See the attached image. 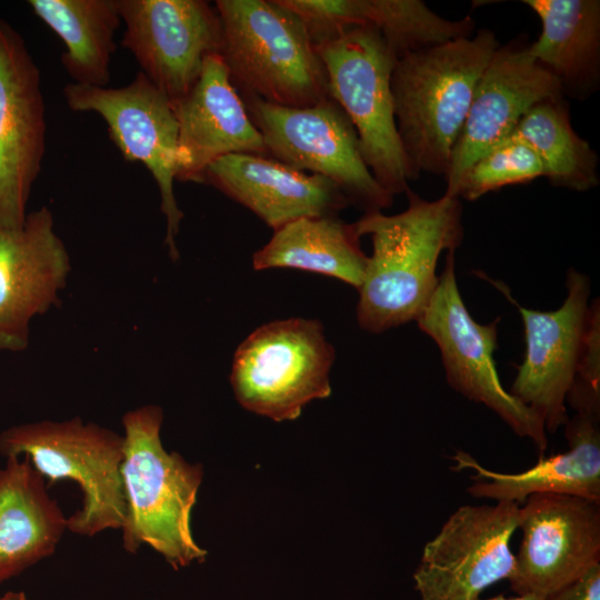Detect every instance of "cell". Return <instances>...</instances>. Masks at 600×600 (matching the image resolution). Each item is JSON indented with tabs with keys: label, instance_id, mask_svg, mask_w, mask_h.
Masks as SVG:
<instances>
[{
	"label": "cell",
	"instance_id": "obj_1",
	"mask_svg": "<svg viewBox=\"0 0 600 600\" xmlns=\"http://www.w3.org/2000/svg\"><path fill=\"white\" fill-rule=\"evenodd\" d=\"M406 194L404 211H367L353 223L372 241L357 304L358 324L371 333L418 320L438 286L440 254L456 251L463 239L458 197L426 200L410 189Z\"/></svg>",
	"mask_w": 600,
	"mask_h": 600
},
{
	"label": "cell",
	"instance_id": "obj_2",
	"mask_svg": "<svg viewBox=\"0 0 600 600\" xmlns=\"http://www.w3.org/2000/svg\"><path fill=\"white\" fill-rule=\"evenodd\" d=\"M499 46L493 31L480 29L397 59L391 92L410 180L448 174L477 83Z\"/></svg>",
	"mask_w": 600,
	"mask_h": 600
},
{
	"label": "cell",
	"instance_id": "obj_3",
	"mask_svg": "<svg viewBox=\"0 0 600 600\" xmlns=\"http://www.w3.org/2000/svg\"><path fill=\"white\" fill-rule=\"evenodd\" d=\"M162 422L163 411L154 404L136 408L122 417V547L128 553H136L147 544L179 569L201 562L207 556L190 528L203 470L201 464L190 463L178 452L163 448Z\"/></svg>",
	"mask_w": 600,
	"mask_h": 600
},
{
	"label": "cell",
	"instance_id": "obj_4",
	"mask_svg": "<svg viewBox=\"0 0 600 600\" xmlns=\"http://www.w3.org/2000/svg\"><path fill=\"white\" fill-rule=\"evenodd\" d=\"M222 58L241 98L302 108L330 98L324 66L281 0H217Z\"/></svg>",
	"mask_w": 600,
	"mask_h": 600
},
{
	"label": "cell",
	"instance_id": "obj_5",
	"mask_svg": "<svg viewBox=\"0 0 600 600\" xmlns=\"http://www.w3.org/2000/svg\"><path fill=\"white\" fill-rule=\"evenodd\" d=\"M123 436L80 417L21 423L0 432L2 457H27L51 482L72 480L78 484L82 502L67 518V530L82 537L123 526Z\"/></svg>",
	"mask_w": 600,
	"mask_h": 600
},
{
	"label": "cell",
	"instance_id": "obj_6",
	"mask_svg": "<svg viewBox=\"0 0 600 600\" xmlns=\"http://www.w3.org/2000/svg\"><path fill=\"white\" fill-rule=\"evenodd\" d=\"M316 50L327 72L329 94L352 122L370 172L393 197L406 193L410 179L391 92L397 54L371 27L347 29Z\"/></svg>",
	"mask_w": 600,
	"mask_h": 600
},
{
	"label": "cell",
	"instance_id": "obj_7",
	"mask_svg": "<svg viewBox=\"0 0 600 600\" xmlns=\"http://www.w3.org/2000/svg\"><path fill=\"white\" fill-rule=\"evenodd\" d=\"M336 352L320 321L289 318L260 326L237 348L230 383L247 410L274 421L294 420L331 393Z\"/></svg>",
	"mask_w": 600,
	"mask_h": 600
},
{
	"label": "cell",
	"instance_id": "obj_8",
	"mask_svg": "<svg viewBox=\"0 0 600 600\" xmlns=\"http://www.w3.org/2000/svg\"><path fill=\"white\" fill-rule=\"evenodd\" d=\"M242 100L268 157L331 180L364 212L392 206L393 196L377 182L362 159L352 122L331 97L302 108L258 98Z\"/></svg>",
	"mask_w": 600,
	"mask_h": 600
},
{
	"label": "cell",
	"instance_id": "obj_9",
	"mask_svg": "<svg viewBox=\"0 0 600 600\" xmlns=\"http://www.w3.org/2000/svg\"><path fill=\"white\" fill-rule=\"evenodd\" d=\"M454 252L447 251L446 267L418 327L437 343L451 388L492 410L516 434L530 439L543 452L548 446L543 420L510 394L498 376L493 352L500 318L487 324L472 318L458 288Z\"/></svg>",
	"mask_w": 600,
	"mask_h": 600
},
{
	"label": "cell",
	"instance_id": "obj_10",
	"mask_svg": "<svg viewBox=\"0 0 600 600\" xmlns=\"http://www.w3.org/2000/svg\"><path fill=\"white\" fill-rule=\"evenodd\" d=\"M68 107L96 112L108 126L110 139L127 161L141 162L152 174L166 218L164 244L172 260L179 258L176 238L183 212L174 196L178 164V122L170 100L138 72L121 88L69 83L63 88Z\"/></svg>",
	"mask_w": 600,
	"mask_h": 600
},
{
	"label": "cell",
	"instance_id": "obj_11",
	"mask_svg": "<svg viewBox=\"0 0 600 600\" xmlns=\"http://www.w3.org/2000/svg\"><path fill=\"white\" fill-rule=\"evenodd\" d=\"M519 504L461 506L423 548L413 573L422 600H479L484 589L510 579L516 557L510 541Z\"/></svg>",
	"mask_w": 600,
	"mask_h": 600
},
{
	"label": "cell",
	"instance_id": "obj_12",
	"mask_svg": "<svg viewBox=\"0 0 600 600\" xmlns=\"http://www.w3.org/2000/svg\"><path fill=\"white\" fill-rule=\"evenodd\" d=\"M122 46L173 106L200 78L206 60L220 54L219 13L203 0H117Z\"/></svg>",
	"mask_w": 600,
	"mask_h": 600
},
{
	"label": "cell",
	"instance_id": "obj_13",
	"mask_svg": "<svg viewBox=\"0 0 600 600\" xmlns=\"http://www.w3.org/2000/svg\"><path fill=\"white\" fill-rule=\"evenodd\" d=\"M523 503L522 538L509 581L518 596L547 600L600 563V502L534 493Z\"/></svg>",
	"mask_w": 600,
	"mask_h": 600
},
{
	"label": "cell",
	"instance_id": "obj_14",
	"mask_svg": "<svg viewBox=\"0 0 600 600\" xmlns=\"http://www.w3.org/2000/svg\"><path fill=\"white\" fill-rule=\"evenodd\" d=\"M41 76L23 38L0 18V228L19 229L46 150Z\"/></svg>",
	"mask_w": 600,
	"mask_h": 600
},
{
	"label": "cell",
	"instance_id": "obj_15",
	"mask_svg": "<svg viewBox=\"0 0 600 600\" xmlns=\"http://www.w3.org/2000/svg\"><path fill=\"white\" fill-rule=\"evenodd\" d=\"M567 297L553 311L524 308L506 288H499L523 321L526 354L518 367L510 394L543 420L546 431L556 432L568 420L566 408L589 316L590 279L570 268Z\"/></svg>",
	"mask_w": 600,
	"mask_h": 600
},
{
	"label": "cell",
	"instance_id": "obj_16",
	"mask_svg": "<svg viewBox=\"0 0 600 600\" xmlns=\"http://www.w3.org/2000/svg\"><path fill=\"white\" fill-rule=\"evenodd\" d=\"M528 43L513 39L500 44L481 73L452 151L446 194L456 197L467 169L507 140L533 106L564 97L558 81L529 56Z\"/></svg>",
	"mask_w": 600,
	"mask_h": 600
},
{
	"label": "cell",
	"instance_id": "obj_17",
	"mask_svg": "<svg viewBox=\"0 0 600 600\" xmlns=\"http://www.w3.org/2000/svg\"><path fill=\"white\" fill-rule=\"evenodd\" d=\"M70 270L47 207L28 213L19 229L0 228V350L28 347L31 319L58 306Z\"/></svg>",
	"mask_w": 600,
	"mask_h": 600
},
{
	"label": "cell",
	"instance_id": "obj_18",
	"mask_svg": "<svg viewBox=\"0 0 600 600\" xmlns=\"http://www.w3.org/2000/svg\"><path fill=\"white\" fill-rule=\"evenodd\" d=\"M172 107L178 122L176 180L203 183L206 169L228 154L268 156L220 54L206 60L192 90Z\"/></svg>",
	"mask_w": 600,
	"mask_h": 600
},
{
	"label": "cell",
	"instance_id": "obj_19",
	"mask_svg": "<svg viewBox=\"0 0 600 600\" xmlns=\"http://www.w3.org/2000/svg\"><path fill=\"white\" fill-rule=\"evenodd\" d=\"M203 183L248 208L273 230L303 217L338 216L351 204L331 180L261 154L224 156L206 169Z\"/></svg>",
	"mask_w": 600,
	"mask_h": 600
},
{
	"label": "cell",
	"instance_id": "obj_20",
	"mask_svg": "<svg viewBox=\"0 0 600 600\" xmlns=\"http://www.w3.org/2000/svg\"><path fill=\"white\" fill-rule=\"evenodd\" d=\"M303 23L314 46L347 29L371 27L380 32L398 58L430 46L473 34L467 16L448 20L421 0H284Z\"/></svg>",
	"mask_w": 600,
	"mask_h": 600
},
{
	"label": "cell",
	"instance_id": "obj_21",
	"mask_svg": "<svg viewBox=\"0 0 600 600\" xmlns=\"http://www.w3.org/2000/svg\"><path fill=\"white\" fill-rule=\"evenodd\" d=\"M568 450L519 473H503L482 467L464 451H458L454 470L470 469L477 482L468 487L474 498L522 503L534 493L569 494L600 502L599 421L574 414L564 424Z\"/></svg>",
	"mask_w": 600,
	"mask_h": 600
},
{
	"label": "cell",
	"instance_id": "obj_22",
	"mask_svg": "<svg viewBox=\"0 0 600 600\" xmlns=\"http://www.w3.org/2000/svg\"><path fill=\"white\" fill-rule=\"evenodd\" d=\"M67 531V517L50 497L44 477L27 457L0 468V582L52 556Z\"/></svg>",
	"mask_w": 600,
	"mask_h": 600
},
{
	"label": "cell",
	"instance_id": "obj_23",
	"mask_svg": "<svg viewBox=\"0 0 600 600\" xmlns=\"http://www.w3.org/2000/svg\"><path fill=\"white\" fill-rule=\"evenodd\" d=\"M541 32L529 56L559 83L564 97L586 100L600 88V1L524 0Z\"/></svg>",
	"mask_w": 600,
	"mask_h": 600
},
{
	"label": "cell",
	"instance_id": "obj_24",
	"mask_svg": "<svg viewBox=\"0 0 600 600\" xmlns=\"http://www.w3.org/2000/svg\"><path fill=\"white\" fill-rule=\"evenodd\" d=\"M368 256L353 223L338 216L303 217L273 230L252 256L254 270L293 268L361 287Z\"/></svg>",
	"mask_w": 600,
	"mask_h": 600
},
{
	"label": "cell",
	"instance_id": "obj_25",
	"mask_svg": "<svg viewBox=\"0 0 600 600\" xmlns=\"http://www.w3.org/2000/svg\"><path fill=\"white\" fill-rule=\"evenodd\" d=\"M33 13L63 42L62 64L74 83L107 87L122 22L117 0H29Z\"/></svg>",
	"mask_w": 600,
	"mask_h": 600
},
{
	"label": "cell",
	"instance_id": "obj_26",
	"mask_svg": "<svg viewBox=\"0 0 600 600\" xmlns=\"http://www.w3.org/2000/svg\"><path fill=\"white\" fill-rule=\"evenodd\" d=\"M510 137L533 150L551 184L579 192L598 186V154L573 130L564 97L533 106Z\"/></svg>",
	"mask_w": 600,
	"mask_h": 600
},
{
	"label": "cell",
	"instance_id": "obj_27",
	"mask_svg": "<svg viewBox=\"0 0 600 600\" xmlns=\"http://www.w3.org/2000/svg\"><path fill=\"white\" fill-rule=\"evenodd\" d=\"M543 177L542 164L524 142L508 138L479 157L461 177L454 196L474 201L507 186L523 184Z\"/></svg>",
	"mask_w": 600,
	"mask_h": 600
},
{
	"label": "cell",
	"instance_id": "obj_28",
	"mask_svg": "<svg viewBox=\"0 0 600 600\" xmlns=\"http://www.w3.org/2000/svg\"><path fill=\"white\" fill-rule=\"evenodd\" d=\"M566 402L577 414L600 420V302L598 298L593 299L589 306L581 350Z\"/></svg>",
	"mask_w": 600,
	"mask_h": 600
},
{
	"label": "cell",
	"instance_id": "obj_29",
	"mask_svg": "<svg viewBox=\"0 0 600 600\" xmlns=\"http://www.w3.org/2000/svg\"><path fill=\"white\" fill-rule=\"evenodd\" d=\"M547 600H600V563Z\"/></svg>",
	"mask_w": 600,
	"mask_h": 600
},
{
	"label": "cell",
	"instance_id": "obj_30",
	"mask_svg": "<svg viewBox=\"0 0 600 600\" xmlns=\"http://www.w3.org/2000/svg\"><path fill=\"white\" fill-rule=\"evenodd\" d=\"M0 600H28L23 591H8L0 597Z\"/></svg>",
	"mask_w": 600,
	"mask_h": 600
},
{
	"label": "cell",
	"instance_id": "obj_31",
	"mask_svg": "<svg viewBox=\"0 0 600 600\" xmlns=\"http://www.w3.org/2000/svg\"><path fill=\"white\" fill-rule=\"evenodd\" d=\"M487 600H543V599L533 594H522L516 598H504L503 596H498V597L487 599Z\"/></svg>",
	"mask_w": 600,
	"mask_h": 600
}]
</instances>
